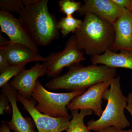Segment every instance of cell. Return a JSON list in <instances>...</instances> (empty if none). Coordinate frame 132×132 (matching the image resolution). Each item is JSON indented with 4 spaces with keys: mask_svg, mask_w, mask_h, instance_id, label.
Instances as JSON below:
<instances>
[{
    "mask_svg": "<svg viewBox=\"0 0 132 132\" xmlns=\"http://www.w3.org/2000/svg\"><path fill=\"white\" fill-rule=\"evenodd\" d=\"M66 73L55 77L45 84L49 90L62 89L70 92L86 90L95 84L115 78L116 69L102 65L84 66L76 63L68 67Z\"/></svg>",
    "mask_w": 132,
    "mask_h": 132,
    "instance_id": "cell-1",
    "label": "cell"
},
{
    "mask_svg": "<svg viewBox=\"0 0 132 132\" xmlns=\"http://www.w3.org/2000/svg\"><path fill=\"white\" fill-rule=\"evenodd\" d=\"M85 16L74 33L77 47L92 57L102 54L113 45L115 32L113 24L90 13Z\"/></svg>",
    "mask_w": 132,
    "mask_h": 132,
    "instance_id": "cell-2",
    "label": "cell"
},
{
    "mask_svg": "<svg viewBox=\"0 0 132 132\" xmlns=\"http://www.w3.org/2000/svg\"><path fill=\"white\" fill-rule=\"evenodd\" d=\"M48 0H40L26 6L19 14L20 20L38 46H47L59 38L56 17L49 12Z\"/></svg>",
    "mask_w": 132,
    "mask_h": 132,
    "instance_id": "cell-3",
    "label": "cell"
},
{
    "mask_svg": "<svg viewBox=\"0 0 132 132\" xmlns=\"http://www.w3.org/2000/svg\"><path fill=\"white\" fill-rule=\"evenodd\" d=\"M102 98L107 101L106 107L98 120L88 122V128L97 132L109 127L121 130L129 127L130 122L124 112L127 106V98L121 90L119 75L110 80V86L104 92Z\"/></svg>",
    "mask_w": 132,
    "mask_h": 132,
    "instance_id": "cell-4",
    "label": "cell"
},
{
    "mask_svg": "<svg viewBox=\"0 0 132 132\" xmlns=\"http://www.w3.org/2000/svg\"><path fill=\"white\" fill-rule=\"evenodd\" d=\"M86 90L65 93H55L48 91L37 81L32 97L37 102L36 109L41 113L56 118H71L68 106L76 96Z\"/></svg>",
    "mask_w": 132,
    "mask_h": 132,
    "instance_id": "cell-5",
    "label": "cell"
},
{
    "mask_svg": "<svg viewBox=\"0 0 132 132\" xmlns=\"http://www.w3.org/2000/svg\"><path fill=\"white\" fill-rule=\"evenodd\" d=\"M83 55L84 53L77 47L73 35L66 42L62 51L52 53L46 57V61L43 63L47 68L46 75L48 78L58 76L64 68L85 60Z\"/></svg>",
    "mask_w": 132,
    "mask_h": 132,
    "instance_id": "cell-6",
    "label": "cell"
},
{
    "mask_svg": "<svg viewBox=\"0 0 132 132\" xmlns=\"http://www.w3.org/2000/svg\"><path fill=\"white\" fill-rule=\"evenodd\" d=\"M16 98L32 118L38 132H62L68 128L70 118H53L41 113L36 108L35 101L26 99L18 92Z\"/></svg>",
    "mask_w": 132,
    "mask_h": 132,
    "instance_id": "cell-7",
    "label": "cell"
},
{
    "mask_svg": "<svg viewBox=\"0 0 132 132\" xmlns=\"http://www.w3.org/2000/svg\"><path fill=\"white\" fill-rule=\"evenodd\" d=\"M0 27L1 31L9 37V44H21L38 52V45L19 18L9 12L1 10Z\"/></svg>",
    "mask_w": 132,
    "mask_h": 132,
    "instance_id": "cell-8",
    "label": "cell"
},
{
    "mask_svg": "<svg viewBox=\"0 0 132 132\" xmlns=\"http://www.w3.org/2000/svg\"><path fill=\"white\" fill-rule=\"evenodd\" d=\"M110 82V80L103 81L90 87L82 94L75 97L69 104L68 108L70 111L89 109L100 117L103 112L102 108L103 94L109 87Z\"/></svg>",
    "mask_w": 132,
    "mask_h": 132,
    "instance_id": "cell-9",
    "label": "cell"
},
{
    "mask_svg": "<svg viewBox=\"0 0 132 132\" xmlns=\"http://www.w3.org/2000/svg\"><path fill=\"white\" fill-rule=\"evenodd\" d=\"M46 71L45 65L38 62L31 68L22 70L9 82V85L24 98L31 100L38 78L46 75Z\"/></svg>",
    "mask_w": 132,
    "mask_h": 132,
    "instance_id": "cell-10",
    "label": "cell"
},
{
    "mask_svg": "<svg viewBox=\"0 0 132 132\" xmlns=\"http://www.w3.org/2000/svg\"><path fill=\"white\" fill-rule=\"evenodd\" d=\"M113 26L115 38L110 50L132 52V12L128 10H122L121 14Z\"/></svg>",
    "mask_w": 132,
    "mask_h": 132,
    "instance_id": "cell-11",
    "label": "cell"
},
{
    "mask_svg": "<svg viewBox=\"0 0 132 132\" xmlns=\"http://www.w3.org/2000/svg\"><path fill=\"white\" fill-rule=\"evenodd\" d=\"M9 99L12 108V116L11 120L4 121L10 130L14 132H36L34 120L22 114L17 105V91L7 83L2 87Z\"/></svg>",
    "mask_w": 132,
    "mask_h": 132,
    "instance_id": "cell-12",
    "label": "cell"
},
{
    "mask_svg": "<svg viewBox=\"0 0 132 132\" xmlns=\"http://www.w3.org/2000/svg\"><path fill=\"white\" fill-rule=\"evenodd\" d=\"M79 13L81 15L93 14L113 24L121 14L120 9L112 0H85Z\"/></svg>",
    "mask_w": 132,
    "mask_h": 132,
    "instance_id": "cell-13",
    "label": "cell"
},
{
    "mask_svg": "<svg viewBox=\"0 0 132 132\" xmlns=\"http://www.w3.org/2000/svg\"><path fill=\"white\" fill-rule=\"evenodd\" d=\"M0 49L4 50L10 65L27 64L31 62H45L46 61V58L43 57L38 52L21 44H9L1 47Z\"/></svg>",
    "mask_w": 132,
    "mask_h": 132,
    "instance_id": "cell-14",
    "label": "cell"
},
{
    "mask_svg": "<svg viewBox=\"0 0 132 132\" xmlns=\"http://www.w3.org/2000/svg\"><path fill=\"white\" fill-rule=\"evenodd\" d=\"M91 61L94 65L100 64L112 68L132 70V52L121 50L117 53L109 49L102 54L92 56Z\"/></svg>",
    "mask_w": 132,
    "mask_h": 132,
    "instance_id": "cell-15",
    "label": "cell"
},
{
    "mask_svg": "<svg viewBox=\"0 0 132 132\" xmlns=\"http://www.w3.org/2000/svg\"><path fill=\"white\" fill-rule=\"evenodd\" d=\"M72 119L66 132H92L84 123V118L93 114V112L89 109H81L71 111Z\"/></svg>",
    "mask_w": 132,
    "mask_h": 132,
    "instance_id": "cell-16",
    "label": "cell"
},
{
    "mask_svg": "<svg viewBox=\"0 0 132 132\" xmlns=\"http://www.w3.org/2000/svg\"><path fill=\"white\" fill-rule=\"evenodd\" d=\"M82 20L72 16H66L61 18L58 21L57 27L63 37H66L70 33L74 34L80 27Z\"/></svg>",
    "mask_w": 132,
    "mask_h": 132,
    "instance_id": "cell-17",
    "label": "cell"
},
{
    "mask_svg": "<svg viewBox=\"0 0 132 132\" xmlns=\"http://www.w3.org/2000/svg\"><path fill=\"white\" fill-rule=\"evenodd\" d=\"M26 64L19 65H10L0 74V87L2 88L4 85L8 83L12 78H14L22 70L24 69Z\"/></svg>",
    "mask_w": 132,
    "mask_h": 132,
    "instance_id": "cell-18",
    "label": "cell"
},
{
    "mask_svg": "<svg viewBox=\"0 0 132 132\" xmlns=\"http://www.w3.org/2000/svg\"><path fill=\"white\" fill-rule=\"evenodd\" d=\"M82 3L73 0H60L58 2L60 12L66 16H72L76 12H79Z\"/></svg>",
    "mask_w": 132,
    "mask_h": 132,
    "instance_id": "cell-19",
    "label": "cell"
},
{
    "mask_svg": "<svg viewBox=\"0 0 132 132\" xmlns=\"http://www.w3.org/2000/svg\"><path fill=\"white\" fill-rule=\"evenodd\" d=\"M25 6L22 0H1L0 8L1 11L15 12L19 14L24 9Z\"/></svg>",
    "mask_w": 132,
    "mask_h": 132,
    "instance_id": "cell-20",
    "label": "cell"
},
{
    "mask_svg": "<svg viewBox=\"0 0 132 132\" xmlns=\"http://www.w3.org/2000/svg\"><path fill=\"white\" fill-rule=\"evenodd\" d=\"M2 93L1 95L0 101V114L3 115L6 113L9 114L12 113V106L9 105L10 101L4 90L2 89Z\"/></svg>",
    "mask_w": 132,
    "mask_h": 132,
    "instance_id": "cell-21",
    "label": "cell"
},
{
    "mask_svg": "<svg viewBox=\"0 0 132 132\" xmlns=\"http://www.w3.org/2000/svg\"><path fill=\"white\" fill-rule=\"evenodd\" d=\"M112 1L121 10L127 9L132 12V0H112Z\"/></svg>",
    "mask_w": 132,
    "mask_h": 132,
    "instance_id": "cell-22",
    "label": "cell"
},
{
    "mask_svg": "<svg viewBox=\"0 0 132 132\" xmlns=\"http://www.w3.org/2000/svg\"><path fill=\"white\" fill-rule=\"evenodd\" d=\"M10 65L4 50L0 49V73H2Z\"/></svg>",
    "mask_w": 132,
    "mask_h": 132,
    "instance_id": "cell-23",
    "label": "cell"
},
{
    "mask_svg": "<svg viewBox=\"0 0 132 132\" xmlns=\"http://www.w3.org/2000/svg\"><path fill=\"white\" fill-rule=\"evenodd\" d=\"M97 132H132V129L128 130L118 129L114 127H109L104 128Z\"/></svg>",
    "mask_w": 132,
    "mask_h": 132,
    "instance_id": "cell-24",
    "label": "cell"
},
{
    "mask_svg": "<svg viewBox=\"0 0 132 132\" xmlns=\"http://www.w3.org/2000/svg\"><path fill=\"white\" fill-rule=\"evenodd\" d=\"M127 104L126 109L130 113L132 118V93H130L128 95Z\"/></svg>",
    "mask_w": 132,
    "mask_h": 132,
    "instance_id": "cell-25",
    "label": "cell"
},
{
    "mask_svg": "<svg viewBox=\"0 0 132 132\" xmlns=\"http://www.w3.org/2000/svg\"><path fill=\"white\" fill-rule=\"evenodd\" d=\"M9 44V40H8L6 38L3 36L1 34H0V47L7 46Z\"/></svg>",
    "mask_w": 132,
    "mask_h": 132,
    "instance_id": "cell-26",
    "label": "cell"
},
{
    "mask_svg": "<svg viewBox=\"0 0 132 132\" xmlns=\"http://www.w3.org/2000/svg\"><path fill=\"white\" fill-rule=\"evenodd\" d=\"M40 0H22L24 6H29L36 4Z\"/></svg>",
    "mask_w": 132,
    "mask_h": 132,
    "instance_id": "cell-27",
    "label": "cell"
},
{
    "mask_svg": "<svg viewBox=\"0 0 132 132\" xmlns=\"http://www.w3.org/2000/svg\"><path fill=\"white\" fill-rule=\"evenodd\" d=\"M0 132H11L7 125L4 121H2V123L1 125Z\"/></svg>",
    "mask_w": 132,
    "mask_h": 132,
    "instance_id": "cell-28",
    "label": "cell"
},
{
    "mask_svg": "<svg viewBox=\"0 0 132 132\" xmlns=\"http://www.w3.org/2000/svg\"></svg>",
    "mask_w": 132,
    "mask_h": 132,
    "instance_id": "cell-29",
    "label": "cell"
}]
</instances>
